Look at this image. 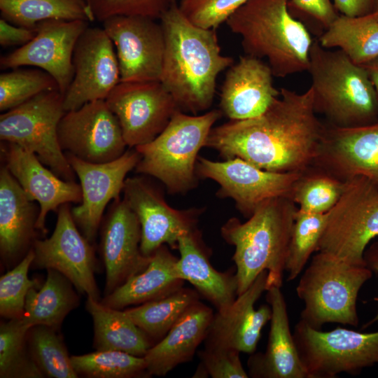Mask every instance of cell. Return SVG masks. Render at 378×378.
<instances>
[{"label":"cell","instance_id":"484cf974","mask_svg":"<svg viewBox=\"0 0 378 378\" xmlns=\"http://www.w3.org/2000/svg\"><path fill=\"white\" fill-rule=\"evenodd\" d=\"M40 209L4 165L0 170V255L8 269L31 249Z\"/></svg>","mask_w":378,"mask_h":378},{"label":"cell","instance_id":"d6a6232c","mask_svg":"<svg viewBox=\"0 0 378 378\" xmlns=\"http://www.w3.org/2000/svg\"><path fill=\"white\" fill-rule=\"evenodd\" d=\"M0 11L1 18L29 29L48 20H95L85 0H0Z\"/></svg>","mask_w":378,"mask_h":378},{"label":"cell","instance_id":"5b68a950","mask_svg":"<svg viewBox=\"0 0 378 378\" xmlns=\"http://www.w3.org/2000/svg\"><path fill=\"white\" fill-rule=\"evenodd\" d=\"M307 71L315 112L328 124L354 127L378 121V99L367 71L342 50H329L314 39Z\"/></svg>","mask_w":378,"mask_h":378},{"label":"cell","instance_id":"f1b7e54d","mask_svg":"<svg viewBox=\"0 0 378 378\" xmlns=\"http://www.w3.org/2000/svg\"><path fill=\"white\" fill-rule=\"evenodd\" d=\"M178 258L166 245L158 248L150 256L147 267L132 276L122 286L100 300L117 309L139 305L164 297L183 286L178 277L176 265Z\"/></svg>","mask_w":378,"mask_h":378},{"label":"cell","instance_id":"44dd1931","mask_svg":"<svg viewBox=\"0 0 378 378\" xmlns=\"http://www.w3.org/2000/svg\"><path fill=\"white\" fill-rule=\"evenodd\" d=\"M139 221L124 199L113 200L101 229L100 248L106 270L105 295L144 271L150 256L141 251Z\"/></svg>","mask_w":378,"mask_h":378},{"label":"cell","instance_id":"c3c4849f","mask_svg":"<svg viewBox=\"0 0 378 378\" xmlns=\"http://www.w3.org/2000/svg\"><path fill=\"white\" fill-rule=\"evenodd\" d=\"M365 266L372 272L378 273V240L372 241L367 246L363 254ZM374 323H378V311L375 316L367 323L369 326Z\"/></svg>","mask_w":378,"mask_h":378},{"label":"cell","instance_id":"816d5d0a","mask_svg":"<svg viewBox=\"0 0 378 378\" xmlns=\"http://www.w3.org/2000/svg\"><path fill=\"white\" fill-rule=\"evenodd\" d=\"M86 1V0H85Z\"/></svg>","mask_w":378,"mask_h":378},{"label":"cell","instance_id":"ac0fdd59","mask_svg":"<svg viewBox=\"0 0 378 378\" xmlns=\"http://www.w3.org/2000/svg\"><path fill=\"white\" fill-rule=\"evenodd\" d=\"M74 76L64 94L65 112L86 103L105 100L120 82L118 61L111 39L103 28L88 27L73 55Z\"/></svg>","mask_w":378,"mask_h":378},{"label":"cell","instance_id":"60d3db41","mask_svg":"<svg viewBox=\"0 0 378 378\" xmlns=\"http://www.w3.org/2000/svg\"><path fill=\"white\" fill-rule=\"evenodd\" d=\"M34 258L31 249L11 270L0 278V315L8 318H22L27 295L34 287L40 286L38 279L28 276Z\"/></svg>","mask_w":378,"mask_h":378},{"label":"cell","instance_id":"8d00e7d4","mask_svg":"<svg viewBox=\"0 0 378 378\" xmlns=\"http://www.w3.org/2000/svg\"><path fill=\"white\" fill-rule=\"evenodd\" d=\"M27 344L34 361L45 377H78L59 330L43 325L32 326L27 332Z\"/></svg>","mask_w":378,"mask_h":378},{"label":"cell","instance_id":"e0dca14e","mask_svg":"<svg viewBox=\"0 0 378 378\" xmlns=\"http://www.w3.org/2000/svg\"><path fill=\"white\" fill-rule=\"evenodd\" d=\"M80 181L82 199L73 207L71 214L84 237L92 243L103 218L104 211L111 200L120 197L127 174L140 160L139 153L126 150L118 158L104 163H92L64 153Z\"/></svg>","mask_w":378,"mask_h":378},{"label":"cell","instance_id":"d6986e66","mask_svg":"<svg viewBox=\"0 0 378 378\" xmlns=\"http://www.w3.org/2000/svg\"><path fill=\"white\" fill-rule=\"evenodd\" d=\"M89 22L83 20H48L39 22L34 38L1 57V69L31 66L48 72L63 94L74 76L73 55L76 44Z\"/></svg>","mask_w":378,"mask_h":378},{"label":"cell","instance_id":"9c48e42d","mask_svg":"<svg viewBox=\"0 0 378 378\" xmlns=\"http://www.w3.org/2000/svg\"><path fill=\"white\" fill-rule=\"evenodd\" d=\"M377 237L378 186L363 176L346 181L340 199L328 212L317 251L350 265L365 266V250Z\"/></svg>","mask_w":378,"mask_h":378},{"label":"cell","instance_id":"f6af8a7d","mask_svg":"<svg viewBox=\"0 0 378 378\" xmlns=\"http://www.w3.org/2000/svg\"><path fill=\"white\" fill-rule=\"evenodd\" d=\"M288 9L312 22L318 36L339 15L330 0H289Z\"/></svg>","mask_w":378,"mask_h":378},{"label":"cell","instance_id":"4dcf8cb0","mask_svg":"<svg viewBox=\"0 0 378 378\" xmlns=\"http://www.w3.org/2000/svg\"><path fill=\"white\" fill-rule=\"evenodd\" d=\"M73 286L58 271L47 270L44 283L31 288L27 295L23 323L29 328L43 325L59 330L66 315L79 304Z\"/></svg>","mask_w":378,"mask_h":378},{"label":"cell","instance_id":"7c38bea8","mask_svg":"<svg viewBox=\"0 0 378 378\" xmlns=\"http://www.w3.org/2000/svg\"><path fill=\"white\" fill-rule=\"evenodd\" d=\"M301 172L266 171L239 158L218 162L198 157L196 164L198 178L216 181L220 186L216 195L233 200L237 209L248 218L267 200L290 197Z\"/></svg>","mask_w":378,"mask_h":378},{"label":"cell","instance_id":"d4e9b609","mask_svg":"<svg viewBox=\"0 0 378 378\" xmlns=\"http://www.w3.org/2000/svg\"><path fill=\"white\" fill-rule=\"evenodd\" d=\"M272 309L270 329L265 352L248 360V376L253 378H307L291 333L285 298L281 287L267 290Z\"/></svg>","mask_w":378,"mask_h":378},{"label":"cell","instance_id":"8992f818","mask_svg":"<svg viewBox=\"0 0 378 378\" xmlns=\"http://www.w3.org/2000/svg\"><path fill=\"white\" fill-rule=\"evenodd\" d=\"M221 114L214 109L190 115L178 109L157 137L134 148L141 156L136 172L158 179L172 195L195 188L198 153Z\"/></svg>","mask_w":378,"mask_h":378},{"label":"cell","instance_id":"74e56055","mask_svg":"<svg viewBox=\"0 0 378 378\" xmlns=\"http://www.w3.org/2000/svg\"><path fill=\"white\" fill-rule=\"evenodd\" d=\"M76 374L88 378H134L150 377L144 357L117 350H96L71 356Z\"/></svg>","mask_w":378,"mask_h":378},{"label":"cell","instance_id":"ab89813d","mask_svg":"<svg viewBox=\"0 0 378 378\" xmlns=\"http://www.w3.org/2000/svg\"><path fill=\"white\" fill-rule=\"evenodd\" d=\"M59 90L54 78L38 69H13L0 75V111L5 112L48 90Z\"/></svg>","mask_w":378,"mask_h":378},{"label":"cell","instance_id":"6da1fadb","mask_svg":"<svg viewBox=\"0 0 378 378\" xmlns=\"http://www.w3.org/2000/svg\"><path fill=\"white\" fill-rule=\"evenodd\" d=\"M313 92L281 88L262 115L213 127L205 147L223 160L239 158L270 172H301L312 165L326 124L316 115Z\"/></svg>","mask_w":378,"mask_h":378},{"label":"cell","instance_id":"5bb4252c","mask_svg":"<svg viewBox=\"0 0 378 378\" xmlns=\"http://www.w3.org/2000/svg\"><path fill=\"white\" fill-rule=\"evenodd\" d=\"M57 137L64 153L92 163L113 161L127 146L116 116L102 99L66 111L58 125Z\"/></svg>","mask_w":378,"mask_h":378},{"label":"cell","instance_id":"f35d334b","mask_svg":"<svg viewBox=\"0 0 378 378\" xmlns=\"http://www.w3.org/2000/svg\"><path fill=\"white\" fill-rule=\"evenodd\" d=\"M327 218L328 213H311L298 208L285 265L288 281L301 274L312 253L317 251Z\"/></svg>","mask_w":378,"mask_h":378},{"label":"cell","instance_id":"ffe728a7","mask_svg":"<svg viewBox=\"0 0 378 378\" xmlns=\"http://www.w3.org/2000/svg\"><path fill=\"white\" fill-rule=\"evenodd\" d=\"M312 165L344 181L363 176L378 186V121L354 127L326 124Z\"/></svg>","mask_w":378,"mask_h":378},{"label":"cell","instance_id":"d590c367","mask_svg":"<svg viewBox=\"0 0 378 378\" xmlns=\"http://www.w3.org/2000/svg\"><path fill=\"white\" fill-rule=\"evenodd\" d=\"M29 328L22 318L1 323V378L45 377L29 351L27 332Z\"/></svg>","mask_w":378,"mask_h":378},{"label":"cell","instance_id":"603a6c76","mask_svg":"<svg viewBox=\"0 0 378 378\" xmlns=\"http://www.w3.org/2000/svg\"><path fill=\"white\" fill-rule=\"evenodd\" d=\"M4 166L18 182L30 201L39 204L36 230L47 232L46 219L51 211L69 203H80V184L59 178L46 168L33 153L11 143L1 142Z\"/></svg>","mask_w":378,"mask_h":378},{"label":"cell","instance_id":"cb8c5ba5","mask_svg":"<svg viewBox=\"0 0 378 378\" xmlns=\"http://www.w3.org/2000/svg\"><path fill=\"white\" fill-rule=\"evenodd\" d=\"M273 73L262 59L240 56L225 74L220 93V111L230 120L258 117L280 96Z\"/></svg>","mask_w":378,"mask_h":378},{"label":"cell","instance_id":"ba28073f","mask_svg":"<svg viewBox=\"0 0 378 378\" xmlns=\"http://www.w3.org/2000/svg\"><path fill=\"white\" fill-rule=\"evenodd\" d=\"M64 96L59 90L43 92L0 115V139L35 154L59 178L75 181V173L57 137L64 115Z\"/></svg>","mask_w":378,"mask_h":378},{"label":"cell","instance_id":"4316f807","mask_svg":"<svg viewBox=\"0 0 378 378\" xmlns=\"http://www.w3.org/2000/svg\"><path fill=\"white\" fill-rule=\"evenodd\" d=\"M214 315L213 310L200 300L191 304L144 356L150 376H164L192 360L198 346L204 341Z\"/></svg>","mask_w":378,"mask_h":378},{"label":"cell","instance_id":"681fc988","mask_svg":"<svg viewBox=\"0 0 378 378\" xmlns=\"http://www.w3.org/2000/svg\"><path fill=\"white\" fill-rule=\"evenodd\" d=\"M361 66L367 71L378 99V57Z\"/></svg>","mask_w":378,"mask_h":378},{"label":"cell","instance_id":"f546056e","mask_svg":"<svg viewBox=\"0 0 378 378\" xmlns=\"http://www.w3.org/2000/svg\"><path fill=\"white\" fill-rule=\"evenodd\" d=\"M85 309L93 321L96 350H117L144 357L154 344L124 310L108 307L87 297Z\"/></svg>","mask_w":378,"mask_h":378},{"label":"cell","instance_id":"7a4b0ae2","mask_svg":"<svg viewBox=\"0 0 378 378\" xmlns=\"http://www.w3.org/2000/svg\"><path fill=\"white\" fill-rule=\"evenodd\" d=\"M164 52L160 81L178 108L197 115L212 105L218 75L234 62L223 55L216 29L190 22L175 1L160 18Z\"/></svg>","mask_w":378,"mask_h":378},{"label":"cell","instance_id":"b9f144b4","mask_svg":"<svg viewBox=\"0 0 378 378\" xmlns=\"http://www.w3.org/2000/svg\"><path fill=\"white\" fill-rule=\"evenodd\" d=\"M99 22L114 16H143L160 19L176 0H86Z\"/></svg>","mask_w":378,"mask_h":378},{"label":"cell","instance_id":"3957f363","mask_svg":"<svg viewBox=\"0 0 378 378\" xmlns=\"http://www.w3.org/2000/svg\"><path fill=\"white\" fill-rule=\"evenodd\" d=\"M296 204L290 197H279L260 204L242 223L231 218L220 228L221 236L235 247L237 295L244 292L267 270V288L281 287Z\"/></svg>","mask_w":378,"mask_h":378},{"label":"cell","instance_id":"e575fe53","mask_svg":"<svg viewBox=\"0 0 378 378\" xmlns=\"http://www.w3.org/2000/svg\"><path fill=\"white\" fill-rule=\"evenodd\" d=\"M345 186L346 181L311 165L295 182L290 198L301 211L326 214L338 202Z\"/></svg>","mask_w":378,"mask_h":378},{"label":"cell","instance_id":"1f68e13d","mask_svg":"<svg viewBox=\"0 0 378 378\" xmlns=\"http://www.w3.org/2000/svg\"><path fill=\"white\" fill-rule=\"evenodd\" d=\"M317 40L323 48H338L355 64L364 65L378 57V15L340 14Z\"/></svg>","mask_w":378,"mask_h":378},{"label":"cell","instance_id":"52a82bcc","mask_svg":"<svg viewBox=\"0 0 378 378\" xmlns=\"http://www.w3.org/2000/svg\"><path fill=\"white\" fill-rule=\"evenodd\" d=\"M372 273L367 267L350 265L317 251L296 288L304 304L300 319L318 330L328 323L357 327L358 293Z\"/></svg>","mask_w":378,"mask_h":378},{"label":"cell","instance_id":"bcb514c9","mask_svg":"<svg viewBox=\"0 0 378 378\" xmlns=\"http://www.w3.org/2000/svg\"><path fill=\"white\" fill-rule=\"evenodd\" d=\"M35 29H29L0 19V45L2 47L22 46L34 38Z\"/></svg>","mask_w":378,"mask_h":378},{"label":"cell","instance_id":"8fae6325","mask_svg":"<svg viewBox=\"0 0 378 378\" xmlns=\"http://www.w3.org/2000/svg\"><path fill=\"white\" fill-rule=\"evenodd\" d=\"M91 244L75 223L69 204H63L57 210L56 225L50 237L35 239L31 267L57 270L72 283L78 293L99 300L94 277L97 262Z\"/></svg>","mask_w":378,"mask_h":378},{"label":"cell","instance_id":"277c9868","mask_svg":"<svg viewBox=\"0 0 378 378\" xmlns=\"http://www.w3.org/2000/svg\"><path fill=\"white\" fill-rule=\"evenodd\" d=\"M289 0H248L226 21L246 55L266 58L274 77L307 71L314 39L288 9Z\"/></svg>","mask_w":378,"mask_h":378},{"label":"cell","instance_id":"30bf717a","mask_svg":"<svg viewBox=\"0 0 378 378\" xmlns=\"http://www.w3.org/2000/svg\"><path fill=\"white\" fill-rule=\"evenodd\" d=\"M293 335L307 378L358 374L378 364V331L361 332L340 327L322 331L300 319Z\"/></svg>","mask_w":378,"mask_h":378},{"label":"cell","instance_id":"9a60e30c","mask_svg":"<svg viewBox=\"0 0 378 378\" xmlns=\"http://www.w3.org/2000/svg\"><path fill=\"white\" fill-rule=\"evenodd\" d=\"M123 199L136 214L141 226L140 248L146 257L162 245L177 249L179 238L197 230L201 211L176 209L165 201L162 193L143 176L127 178Z\"/></svg>","mask_w":378,"mask_h":378},{"label":"cell","instance_id":"7402d4cb","mask_svg":"<svg viewBox=\"0 0 378 378\" xmlns=\"http://www.w3.org/2000/svg\"><path fill=\"white\" fill-rule=\"evenodd\" d=\"M267 270L262 272L229 307L214 314L204 341L205 347L231 349L250 354L255 351L261 331L272 316L270 305L262 304L258 309L254 307L267 290Z\"/></svg>","mask_w":378,"mask_h":378},{"label":"cell","instance_id":"83f0119b","mask_svg":"<svg viewBox=\"0 0 378 378\" xmlns=\"http://www.w3.org/2000/svg\"><path fill=\"white\" fill-rule=\"evenodd\" d=\"M177 249L180 253L176 265L178 277L190 282L217 312L229 307L237 297L236 273L220 272L214 268L197 230L181 237Z\"/></svg>","mask_w":378,"mask_h":378},{"label":"cell","instance_id":"2e32d148","mask_svg":"<svg viewBox=\"0 0 378 378\" xmlns=\"http://www.w3.org/2000/svg\"><path fill=\"white\" fill-rule=\"evenodd\" d=\"M102 24L115 48L120 82L160 80L165 46L161 23L143 16H114Z\"/></svg>","mask_w":378,"mask_h":378},{"label":"cell","instance_id":"836d02e7","mask_svg":"<svg viewBox=\"0 0 378 378\" xmlns=\"http://www.w3.org/2000/svg\"><path fill=\"white\" fill-rule=\"evenodd\" d=\"M199 298L196 290L182 286L164 297L123 310L152 341H160Z\"/></svg>","mask_w":378,"mask_h":378},{"label":"cell","instance_id":"f907efd6","mask_svg":"<svg viewBox=\"0 0 378 378\" xmlns=\"http://www.w3.org/2000/svg\"><path fill=\"white\" fill-rule=\"evenodd\" d=\"M373 12L376 13L378 15V0H375Z\"/></svg>","mask_w":378,"mask_h":378},{"label":"cell","instance_id":"7dc6e473","mask_svg":"<svg viewBox=\"0 0 378 378\" xmlns=\"http://www.w3.org/2000/svg\"><path fill=\"white\" fill-rule=\"evenodd\" d=\"M332 2L340 15L358 17L372 12L375 0H332Z\"/></svg>","mask_w":378,"mask_h":378},{"label":"cell","instance_id":"7bdbcfd3","mask_svg":"<svg viewBox=\"0 0 378 378\" xmlns=\"http://www.w3.org/2000/svg\"><path fill=\"white\" fill-rule=\"evenodd\" d=\"M248 0H181L178 8L195 25L216 29Z\"/></svg>","mask_w":378,"mask_h":378},{"label":"cell","instance_id":"4fadbf2b","mask_svg":"<svg viewBox=\"0 0 378 378\" xmlns=\"http://www.w3.org/2000/svg\"><path fill=\"white\" fill-rule=\"evenodd\" d=\"M105 100L129 148L153 140L179 109L160 80L120 82Z\"/></svg>","mask_w":378,"mask_h":378},{"label":"cell","instance_id":"ee69618b","mask_svg":"<svg viewBox=\"0 0 378 378\" xmlns=\"http://www.w3.org/2000/svg\"><path fill=\"white\" fill-rule=\"evenodd\" d=\"M240 352L226 348L205 347L199 352L201 362L194 377L247 378Z\"/></svg>","mask_w":378,"mask_h":378}]
</instances>
